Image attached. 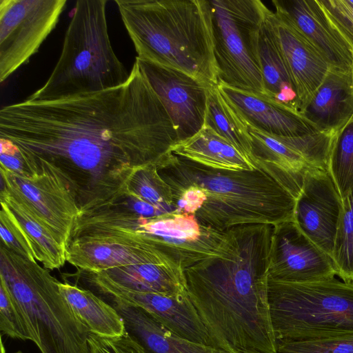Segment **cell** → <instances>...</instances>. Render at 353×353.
<instances>
[{
  "label": "cell",
  "instance_id": "1",
  "mask_svg": "<svg viewBox=\"0 0 353 353\" xmlns=\"http://www.w3.org/2000/svg\"><path fill=\"white\" fill-rule=\"evenodd\" d=\"M0 139L29 161L57 168L79 209L105 201L137 168L157 166L179 142L172 121L138 61L122 85L0 110Z\"/></svg>",
  "mask_w": 353,
  "mask_h": 353
},
{
  "label": "cell",
  "instance_id": "2",
  "mask_svg": "<svg viewBox=\"0 0 353 353\" xmlns=\"http://www.w3.org/2000/svg\"><path fill=\"white\" fill-rule=\"evenodd\" d=\"M227 233L225 254L184 269L190 298L214 347L226 353H278L268 294L270 235L252 225Z\"/></svg>",
  "mask_w": 353,
  "mask_h": 353
},
{
  "label": "cell",
  "instance_id": "3",
  "mask_svg": "<svg viewBox=\"0 0 353 353\" xmlns=\"http://www.w3.org/2000/svg\"><path fill=\"white\" fill-rule=\"evenodd\" d=\"M255 162L254 170H215L172 153L157 170L172 190L192 185L203 190L205 199L194 216L214 230L293 220L300 189L274 166Z\"/></svg>",
  "mask_w": 353,
  "mask_h": 353
},
{
  "label": "cell",
  "instance_id": "4",
  "mask_svg": "<svg viewBox=\"0 0 353 353\" xmlns=\"http://www.w3.org/2000/svg\"><path fill=\"white\" fill-rule=\"evenodd\" d=\"M137 58L219 83L208 0H116Z\"/></svg>",
  "mask_w": 353,
  "mask_h": 353
},
{
  "label": "cell",
  "instance_id": "5",
  "mask_svg": "<svg viewBox=\"0 0 353 353\" xmlns=\"http://www.w3.org/2000/svg\"><path fill=\"white\" fill-rule=\"evenodd\" d=\"M74 234L112 242L130 258L153 248L183 270L205 259L221 256L228 248L226 231L205 226L194 214L176 210L145 217L112 205H99L80 211Z\"/></svg>",
  "mask_w": 353,
  "mask_h": 353
},
{
  "label": "cell",
  "instance_id": "6",
  "mask_svg": "<svg viewBox=\"0 0 353 353\" xmlns=\"http://www.w3.org/2000/svg\"><path fill=\"white\" fill-rule=\"evenodd\" d=\"M106 0H78L61 53L46 83L27 99L54 100L93 93L123 84L128 72L110 40Z\"/></svg>",
  "mask_w": 353,
  "mask_h": 353
},
{
  "label": "cell",
  "instance_id": "7",
  "mask_svg": "<svg viewBox=\"0 0 353 353\" xmlns=\"http://www.w3.org/2000/svg\"><path fill=\"white\" fill-rule=\"evenodd\" d=\"M0 283L18 305L41 353H90L88 330L48 269L0 244Z\"/></svg>",
  "mask_w": 353,
  "mask_h": 353
},
{
  "label": "cell",
  "instance_id": "8",
  "mask_svg": "<svg viewBox=\"0 0 353 353\" xmlns=\"http://www.w3.org/2000/svg\"><path fill=\"white\" fill-rule=\"evenodd\" d=\"M277 341H300L353 334V283L335 277L291 283L268 277Z\"/></svg>",
  "mask_w": 353,
  "mask_h": 353
},
{
  "label": "cell",
  "instance_id": "9",
  "mask_svg": "<svg viewBox=\"0 0 353 353\" xmlns=\"http://www.w3.org/2000/svg\"><path fill=\"white\" fill-rule=\"evenodd\" d=\"M208 1L219 82L264 94L259 36L269 9L260 0Z\"/></svg>",
  "mask_w": 353,
  "mask_h": 353
},
{
  "label": "cell",
  "instance_id": "10",
  "mask_svg": "<svg viewBox=\"0 0 353 353\" xmlns=\"http://www.w3.org/2000/svg\"><path fill=\"white\" fill-rule=\"evenodd\" d=\"M65 4V0L0 1L1 83L38 52Z\"/></svg>",
  "mask_w": 353,
  "mask_h": 353
},
{
  "label": "cell",
  "instance_id": "11",
  "mask_svg": "<svg viewBox=\"0 0 353 353\" xmlns=\"http://www.w3.org/2000/svg\"><path fill=\"white\" fill-rule=\"evenodd\" d=\"M33 161L39 170L30 177L0 169L1 189L24 204L67 248L79 213L76 195L57 168Z\"/></svg>",
  "mask_w": 353,
  "mask_h": 353
},
{
  "label": "cell",
  "instance_id": "12",
  "mask_svg": "<svg viewBox=\"0 0 353 353\" xmlns=\"http://www.w3.org/2000/svg\"><path fill=\"white\" fill-rule=\"evenodd\" d=\"M78 279L111 305L139 307L178 336L189 341L213 346L207 328L189 294L170 296L131 291L115 284L99 273L78 270Z\"/></svg>",
  "mask_w": 353,
  "mask_h": 353
},
{
  "label": "cell",
  "instance_id": "13",
  "mask_svg": "<svg viewBox=\"0 0 353 353\" xmlns=\"http://www.w3.org/2000/svg\"><path fill=\"white\" fill-rule=\"evenodd\" d=\"M248 129L253 161L274 166L301 190L307 173L315 170L328 171L335 133L318 131L289 137L270 134L250 126Z\"/></svg>",
  "mask_w": 353,
  "mask_h": 353
},
{
  "label": "cell",
  "instance_id": "14",
  "mask_svg": "<svg viewBox=\"0 0 353 353\" xmlns=\"http://www.w3.org/2000/svg\"><path fill=\"white\" fill-rule=\"evenodd\" d=\"M135 59L169 114L178 134V143L199 132L205 125L211 86L175 68Z\"/></svg>",
  "mask_w": 353,
  "mask_h": 353
},
{
  "label": "cell",
  "instance_id": "15",
  "mask_svg": "<svg viewBox=\"0 0 353 353\" xmlns=\"http://www.w3.org/2000/svg\"><path fill=\"white\" fill-rule=\"evenodd\" d=\"M337 274L333 259L307 237L293 220L273 226L268 278L310 283L330 279Z\"/></svg>",
  "mask_w": 353,
  "mask_h": 353
},
{
  "label": "cell",
  "instance_id": "16",
  "mask_svg": "<svg viewBox=\"0 0 353 353\" xmlns=\"http://www.w3.org/2000/svg\"><path fill=\"white\" fill-rule=\"evenodd\" d=\"M342 199L328 171L307 173L296 199L293 221L300 230L333 259Z\"/></svg>",
  "mask_w": 353,
  "mask_h": 353
},
{
  "label": "cell",
  "instance_id": "17",
  "mask_svg": "<svg viewBox=\"0 0 353 353\" xmlns=\"http://www.w3.org/2000/svg\"><path fill=\"white\" fill-rule=\"evenodd\" d=\"M271 19L293 82L297 108L307 107L330 67L314 46L285 17L272 12Z\"/></svg>",
  "mask_w": 353,
  "mask_h": 353
},
{
  "label": "cell",
  "instance_id": "18",
  "mask_svg": "<svg viewBox=\"0 0 353 353\" xmlns=\"http://www.w3.org/2000/svg\"><path fill=\"white\" fill-rule=\"evenodd\" d=\"M217 87L248 126L270 134L289 137L319 131L299 112L265 94L221 82Z\"/></svg>",
  "mask_w": 353,
  "mask_h": 353
},
{
  "label": "cell",
  "instance_id": "19",
  "mask_svg": "<svg viewBox=\"0 0 353 353\" xmlns=\"http://www.w3.org/2000/svg\"><path fill=\"white\" fill-rule=\"evenodd\" d=\"M272 3L275 12L288 19L330 68L352 69L353 50L331 23L319 0H273Z\"/></svg>",
  "mask_w": 353,
  "mask_h": 353
},
{
  "label": "cell",
  "instance_id": "20",
  "mask_svg": "<svg viewBox=\"0 0 353 353\" xmlns=\"http://www.w3.org/2000/svg\"><path fill=\"white\" fill-rule=\"evenodd\" d=\"M301 114L319 131L336 133L353 115L352 69L330 68Z\"/></svg>",
  "mask_w": 353,
  "mask_h": 353
},
{
  "label": "cell",
  "instance_id": "21",
  "mask_svg": "<svg viewBox=\"0 0 353 353\" xmlns=\"http://www.w3.org/2000/svg\"><path fill=\"white\" fill-rule=\"evenodd\" d=\"M97 273L131 291L170 296L188 294L183 270L171 260L121 266Z\"/></svg>",
  "mask_w": 353,
  "mask_h": 353
},
{
  "label": "cell",
  "instance_id": "22",
  "mask_svg": "<svg viewBox=\"0 0 353 353\" xmlns=\"http://www.w3.org/2000/svg\"><path fill=\"white\" fill-rule=\"evenodd\" d=\"M112 305L123 319L126 330L150 353H226L178 336L139 307Z\"/></svg>",
  "mask_w": 353,
  "mask_h": 353
},
{
  "label": "cell",
  "instance_id": "23",
  "mask_svg": "<svg viewBox=\"0 0 353 353\" xmlns=\"http://www.w3.org/2000/svg\"><path fill=\"white\" fill-rule=\"evenodd\" d=\"M172 153L205 167L222 170H254L258 165L210 128L175 145Z\"/></svg>",
  "mask_w": 353,
  "mask_h": 353
},
{
  "label": "cell",
  "instance_id": "24",
  "mask_svg": "<svg viewBox=\"0 0 353 353\" xmlns=\"http://www.w3.org/2000/svg\"><path fill=\"white\" fill-rule=\"evenodd\" d=\"M269 10L259 36V57L264 94L298 111L297 97L281 52Z\"/></svg>",
  "mask_w": 353,
  "mask_h": 353
},
{
  "label": "cell",
  "instance_id": "25",
  "mask_svg": "<svg viewBox=\"0 0 353 353\" xmlns=\"http://www.w3.org/2000/svg\"><path fill=\"white\" fill-rule=\"evenodd\" d=\"M59 290L90 334L114 338L126 331L118 311L90 290L68 282L58 283Z\"/></svg>",
  "mask_w": 353,
  "mask_h": 353
},
{
  "label": "cell",
  "instance_id": "26",
  "mask_svg": "<svg viewBox=\"0 0 353 353\" xmlns=\"http://www.w3.org/2000/svg\"><path fill=\"white\" fill-rule=\"evenodd\" d=\"M1 205L18 221L28 237L37 261L48 270L59 269L67 261V248L24 204L1 189Z\"/></svg>",
  "mask_w": 353,
  "mask_h": 353
},
{
  "label": "cell",
  "instance_id": "27",
  "mask_svg": "<svg viewBox=\"0 0 353 353\" xmlns=\"http://www.w3.org/2000/svg\"><path fill=\"white\" fill-rule=\"evenodd\" d=\"M204 125L214 130L253 161L251 137L248 126L221 94L217 85L208 89Z\"/></svg>",
  "mask_w": 353,
  "mask_h": 353
},
{
  "label": "cell",
  "instance_id": "28",
  "mask_svg": "<svg viewBox=\"0 0 353 353\" xmlns=\"http://www.w3.org/2000/svg\"><path fill=\"white\" fill-rule=\"evenodd\" d=\"M121 187L152 205L176 210L172 190L159 174L155 164L137 168Z\"/></svg>",
  "mask_w": 353,
  "mask_h": 353
},
{
  "label": "cell",
  "instance_id": "29",
  "mask_svg": "<svg viewBox=\"0 0 353 353\" xmlns=\"http://www.w3.org/2000/svg\"><path fill=\"white\" fill-rule=\"evenodd\" d=\"M328 172L343 198L353 188V115L335 134Z\"/></svg>",
  "mask_w": 353,
  "mask_h": 353
},
{
  "label": "cell",
  "instance_id": "30",
  "mask_svg": "<svg viewBox=\"0 0 353 353\" xmlns=\"http://www.w3.org/2000/svg\"><path fill=\"white\" fill-rule=\"evenodd\" d=\"M338 274L353 283V188L342 198V206L333 253Z\"/></svg>",
  "mask_w": 353,
  "mask_h": 353
},
{
  "label": "cell",
  "instance_id": "31",
  "mask_svg": "<svg viewBox=\"0 0 353 353\" xmlns=\"http://www.w3.org/2000/svg\"><path fill=\"white\" fill-rule=\"evenodd\" d=\"M278 353H353V334L300 341H277Z\"/></svg>",
  "mask_w": 353,
  "mask_h": 353
},
{
  "label": "cell",
  "instance_id": "32",
  "mask_svg": "<svg viewBox=\"0 0 353 353\" xmlns=\"http://www.w3.org/2000/svg\"><path fill=\"white\" fill-rule=\"evenodd\" d=\"M0 331L1 334L20 339L31 341L21 312L7 288L0 283Z\"/></svg>",
  "mask_w": 353,
  "mask_h": 353
},
{
  "label": "cell",
  "instance_id": "33",
  "mask_svg": "<svg viewBox=\"0 0 353 353\" xmlns=\"http://www.w3.org/2000/svg\"><path fill=\"white\" fill-rule=\"evenodd\" d=\"M1 206L0 244L30 261H37L30 243L18 221L4 206Z\"/></svg>",
  "mask_w": 353,
  "mask_h": 353
},
{
  "label": "cell",
  "instance_id": "34",
  "mask_svg": "<svg viewBox=\"0 0 353 353\" xmlns=\"http://www.w3.org/2000/svg\"><path fill=\"white\" fill-rule=\"evenodd\" d=\"M90 353H150L127 330L117 337H101L89 333Z\"/></svg>",
  "mask_w": 353,
  "mask_h": 353
},
{
  "label": "cell",
  "instance_id": "35",
  "mask_svg": "<svg viewBox=\"0 0 353 353\" xmlns=\"http://www.w3.org/2000/svg\"><path fill=\"white\" fill-rule=\"evenodd\" d=\"M327 17L353 50V4L350 0H319Z\"/></svg>",
  "mask_w": 353,
  "mask_h": 353
},
{
  "label": "cell",
  "instance_id": "36",
  "mask_svg": "<svg viewBox=\"0 0 353 353\" xmlns=\"http://www.w3.org/2000/svg\"><path fill=\"white\" fill-rule=\"evenodd\" d=\"M0 169L23 177L32 176L39 170L14 143L5 139H0Z\"/></svg>",
  "mask_w": 353,
  "mask_h": 353
},
{
  "label": "cell",
  "instance_id": "37",
  "mask_svg": "<svg viewBox=\"0 0 353 353\" xmlns=\"http://www.w3.org/2000/svg\"><path fill=\"white\" fill-rule=\"evenodd\" d=\"M1 353H6V350H5V348L3 347L2 341L1 343ZM14 353H23V352H22L21 351H17V352H16Z\"/></svg>",
  "mask_w": 353,
  "mask_h": 353
},
{
  "label": "cell",
  "instance_id": "38",
  "mask_svg": "<svg viewBox=\"0 0 353 353\" xmlns=\"http://www.w3.org/2000/svg\"><path fill=\"white\" fill-rule=\"evenodd\" d=\"M352 78H353V64H352Z\"/></svg>",
  "mask_w": 353,
  "mask_h": 353
},
{
  "label": "cell",
  "instance_id": "39",
  "mask_svg": "<svg viewBox=\"0 0 353 353\" xmlns=\"http://www.w3.org/2000/svg\"><path fill=\"white\" fill-rule=\"evenodd\" d=\"M350 3L353 4V0H350Z\"/></svg>",
  "mask_w": 353,
  "mask_h": 353
},
{
  "label": "cell",
  "instance_id": "40",
  "mask_svg": "<svg viewBox=\"0 0 353 353\" xmlns=\"http://www.w3.org/2000/svg\"><path fill=\"white\" fill-rule=\"evenodd\" d=\"M245 353H256V352H245Z\"/></svg>",
  "mask_w": 353,
  "mask_h": 353
}]
</instances>
